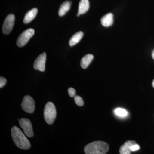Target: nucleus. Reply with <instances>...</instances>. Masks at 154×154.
Listing matches in <instances>:
<instances>
[{"mask_svg":"<svg viewBox=\"0 0 154 154\" xmlns=\"http://www.w3.org/2000/svg\"><path fill=\"white\" fill-rule=\"evenodd\" d=\"M11 136L14 143L19 148L24 150L30 148L31 145L30 141L18 127H12Z\"/></svg>","mask_w":154,"mask_h":154,"instance_id":"nucleus-1","label":"nucleus"},{"mask_svg":"<svg viewBox=\"0 0 154 154\" xmlns=\"http://www.w3.org/2000/svg\"><path fill=\"white\" fill-rule=\"evenodd\" d=\"M108 144L102 141L93 142L85 146L84 151L86 154H105L109 150Z\"/></svg>","mask_w":154,"mask_h":154,"instance_id":"nucleus-2","label":"nucleus"},{"mask_svg":"<svg viewBox=\"0 0 154 154\" xmlns=\"http://www.w3.org/2000/svg\"><path fill=\"white\" fill-rule=\"evenodd\" d=\"M57 116L55 105L51 102H48L45 105L44 110L45 121L48 124L51 125L55 120Z\"/></svg>","mask_w":154,"mask_h":154,"instance_id":"nucleus-3","label":"nucleus"},{"mask_svg":"<svg viewBox=\"0 0 154 154\" xmlns=\"http://www.w3.org/2000/svg\"><path fill=\"white\" fill-rule=\"evenodd\" d=\"M34 34V30L32 28H29L23 31L18 37L17 41V45L20 47L24 46Z\"/></svg>","mask_w":154,"mask_h":154,"instance_id":"nucleus-4","label":"nucleus"},{"mask_svg":"<svg viewBox=\"0 0 154 154\" xmlns=\"http://www.w3.org/2000/svg\"><path fill=\"white\" fill-rule=\"evenodd\" d=\"M21 106L25 112L30 113H33L35 108L34 99L30 96H25L22 100Z\"/></svg>","mask_w":154,"mask_h":154,"instance_id":"nucleus-5","label":"nucleus"},{"mask_svg":"<svg viewBox=\"0 0 154 154\" xmlns=\"http://www.w3.org/2000/svg\"><path fill=\"white\" fill-rule=\"evenodd\" d=\"M20 126L23 129L25 135L29 137L33 136L32 125L31 122L27 118H22L19 121Z\"/></svg>","mask_w":154,"mask_h":154,"instance_id":"nucleus-6","label":"nucleus"},{"mask_svg":"<svg viewBox=\"0 0 154 154\" xmlns=\"http://www.w3.org/2000/svg\"><path fill=\"white\" fill-rule=\"evenodd\" d=\"M15 17L14 14H9L6 17L2 26V32L5 34H8L13 29Z\"/></svg>","mask_w":154,"mask_h":154,"instance_id":"nucleus-7","label":"nucleus"},{"mask_svg":"<svg viewBox=\"0 0 154 154\" xmlns=\"http://www.w3.org/2000/svg\"><path fill=\"white\" fill-rule=\"evenodd\" d=\"M46 54L45 52L38 56L33 64V68L35 70H38L41 72L45 70Z\"/></svg>","mask_w":154,"mask_h":154,"instance_id":"nucleus-8","label":"nucleus"},{"mask_svg":"<svg viewBox=\"0 0 154 154\" xmlns=\"http://www.w3.org/2000/svg\"><path fill=\"white\" fill-rule=\"evenodd\" d=\"M137 144L135 141H127L124 144L121 146L119 149V153L121 154H130L131 151V147L133 145Z\"/></svg>","mask_w":154,"mask_h":154,"instance_id":"nucleus-9","label":"nucleus"},{"mask_svg":"<svg viewBox=\"0 0 154 154\" xmlns=\"http://www.w3.org/2000/svg\"><path fill=\"white\" fill-rule=\"evenodd\" d=\"M113 14L108 13L103 16L101 19L102 25L105 27H110L113 25Z\"/></svg>","mask_w":154,"mask_h":154,"instance_id":"nucleus-10","label":"nucleus"},{"mask_svg":"<svg viewBox=\"0 0 154 154\" xmlns=\"http://www.w3.org/2000/svg\"><path fill=\"white\" fill-rule=\"evenodd\" d=\"M38 12V9L36 8L32 9V10L28 11L24 17L23 22L25 24H28L31 22L36 17Z\"/></svg>","mask_w":154,"mask_h":154,"instance_id":"nucleus-11","label":"nucleus"},{"mask_svg":"<svg viewBox=\"0 0 154 154\" xmlns=\"http://www.w3.org/2000/svg\"><path fill=\"white\" fill-rule=\"evenodd\" d=\"M90 3L88 0H81L79 3L78 14L80 15L85 14L89 10Z\"/></svg>","mask_w":154,"mask_h":154,"instance_id":"nucleus-12","label":"nucleus"},{"mask_svg":"<svg viewBox=\"0 0 154 154\" xmlns=\"http://www.w3.org/2000/svg\"><path fill=\"white\" fill-rule=\"evenodd\" d=\"M94 56L93 54H88L84 57L82 58L81 61V66L83 69H85L88 67L89 65L91 63Z\"/></svg>","mask_w":154,"mask_h":154,"instance_id":"nucleus-13","label":"nucleus"},{"mask_svg":"<svg viewBox=\"0 0 154 154\" xmlns=\"http://www.w3.org/2000/svg\"><path fill=\"white\" fill-rule=\"evenodd\" d=\"M83 36H84V33L82 31H79L74 34L69 41L70 46H73L78 43L82 39Z\"/></svg>","mask_w":154,"mask_h":154,"instance_id":"nucleus-14","label":"nucleus"},{"mask_svg":"<svg viewBox=\"0 0 154 154\" xmlns=\"http://www.w3.org/2000/svg\"><path fill=\"white\" fill-rule=\"evenodd\" d=\"M71 4L69 1H65L61 4L59 9L58 14L60 17L64 16L70 9Z\"/></svg>","mask_w":154,"mask_h":154,"instance_id":"nucleus-15","label":"nucleus"},{"mask_svg":"<svg viewBox=\"0 0 154 154\" xmlns=\"http://www.w3.org/2000/svg\"><path fill=\"white\" fill-rule=\"evenodd\" d=\"M115 113L116 115L121 117H124L127 115L128 113L125 109L123 108H118L115 110Z\"/></svg>","mask_w":154,"mask_h":154,"instance_id":"nucleus-16","label":"nucleus"},{"mask_svg":"<svg viewBox=\"0 0 154 154\" xmlns=\"http://www.w3.org/2000/svg\"><path fill=\"white\" fill-rule=\"evenodd\" d=\"M75 103L79 106H82L84 105V102L82 98L79 96H76L74 97Z\"/></svg>","mask_w":154,"mask_h":154,"instance_id":"nucleus-17","label":"nucleus"},{"mask_svg":"<svg viewBox=\"0 0 154 154\" xmlns=\"http://www.w3.org/2000/svg\"><path fill=\"white\" fill-rule=\"evenodd\" d=\"M69 96L71 97H74L75 96L76 91L74 88H70L68 89Z\"/></svg>","mask_w":154,"mask_h":154,"instance_id":"nucleus-18","label":"nucleus"},{"mask_svg":"<svg viewBox=\"0 0 154 154\" xmlns=\"http://www.w3.org/2000/svg\"><path fill=\"white\" fill-rule=\"evenodd\" d=\"M7 83V80L6 79L3 77H1L0 78V88H3L4 87Z\"/></svg>","mask_w":154,"mask_h":154,"instance_id":"nucleus-19","label":"nucleus"},{"mask_svg":"<svg viewBox=\"0 0 154 154\" xmlns=\"http://www.w3.org/2000/svg\"><path fill=\"white\" fill-rule=\"evenodd\" d=\"M139 149V146L137 144L133 145L131 146V151L132 152L136 151H137Z\"/></svg>","mask_w":154,"mask_h":154,"instance_id":"nucleus-20","label":"nucleus"},{"mask_svg":"<svg viewBox=\"0 0 154 154\" xmlns=\"http://www.w3.org/2000/svg\"><path fill=\"white\" fill-rule=\"evenodd\" d=\"M152 58L154 60V49L152 51Z\"/></svg>","mask_w":154,"mask_h":154,"instance_id":"nucleus-21","label":"nucleus"},{"mask_svg":"<svg viewBox=\"0 0 154 154\" xmlns=\"http://www.w3.org/2000/svg\"><path fill=\"white\" fill-rule=\"evenodd\" d=\"M152 87L154 88V79L152 83Z\"/></svg>","mask_w":154,"mask_h":154,"instance_id":"nucleus-22","label":"nucleus"}]
</instances>
